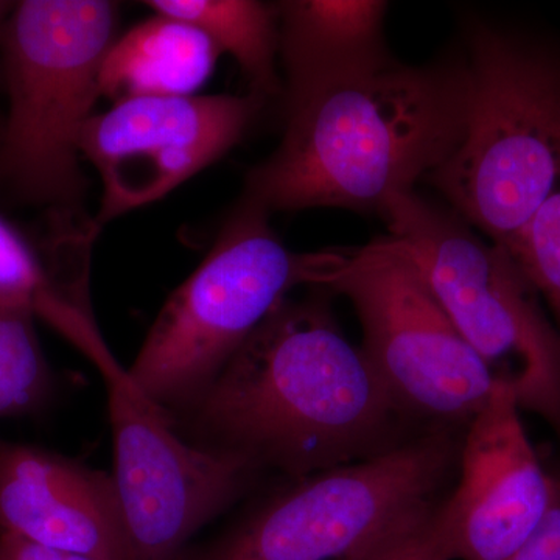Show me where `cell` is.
<instances>
[{
	"label": "cell",
	"instance_id": "1",
	"mask_svg": "<svg viewBox=\"0 0 560 560\" xmlns=\"http://www.w3.org/2000/svg\"><path fill=\"white\" fill-rule=\"evenodd\" d=\"M324 293L280 301L200 399L179 411L198 445L296 480L390 448L399 405L346 340Z\"/></svg>",
	"mask_w": 560,
	"mask_h": 560
},
{
	"label": "cell",
	"instance_id": "2",
	"mask_svg": "<svg viewBox=\"0 0 560 560\" xmlns=\"http://www.w3.org/2000/svg\"><path fill=\"white\" fill-rule=\"evenodd\" d=\"M278 149L249 172L243 197L268 212H378L458 149L469 113L466 60L394 61L375 75L285 105Z\"/></svg>",
	"mask_w": 560,
	"mask_h": 560
},
{
	"label": "cell",
	"instance_id": "3",
	"mask_svg": "<svg viewBox=\"0 0 560 560\" xmlns=\"http://www.w3.org/2000/svg\"><path fill=\"white\" fill-rule=\"evenodd\" d=\"M464 60L466 132L427 180L508 250L560 187V36L477 22Z\"/></svg>",
	"mask_w": 560,
	"mask_h": 560
},
{
	"label": "cell",
	"instance_id": "4",
	"mask_svg": "<svg viewBox=\"0 0 560 560\" xmlns=\"http://www.w3.org/2000/svg\"><path fill=\"white\" fill-rule=\"evenodd\" d=\"M348 250L294 253L270 212L242 197L206 259L173 291L128 372L165 412L183 411L215 382L296 287L323 290Z\"/></svg>",
	"mask_w": 560,
	"mask_h": 560
},
{
	"label": "cell",
	"instance_id": "5",
	"mask_svg": "<svg viewBox=\"0 0 560 560\" xmlns=\"http://www.w3.org/2000/svg\"><path fill=\"white\" fill-rule=\"evenodd\" d=\"M381 215L495 382L560 438V330L511 254L415 190L389 198Z\"/></svg>",
	"mask_w": 560,
	"mask_h": 560
},
{
	"label": "cell",
	"instance_id": "6",
	"mask_svg": "<svg viewBox=\"0 0 560 560\" xmlns=\"http://www.w3.org/2000/svg\"><path fill=\"white\" fill-rule=\"evenodd\" d=\"M114 27L116 5L103 0L14 3L0 40L9 90L0 178L22 200H79L80 136L101 95Z\"/></svg>",
	"mask_w": 560,
	"mask_h": 560
},
{
	"label": "cell",
	"instance_id": "7",
	"mask_svg": "<svg viewBox=\"0 0 560 560\" xmlns=\"http://www.w3.org/2000/svg\"><path fill=\"white\" fill-rule=\"evenodd\" d=\"M452 456L433 433L312 475L190 560H368L431 521Z\"/></svg>",
	"mask_w": 560,
	"mask_h": 560
},
{
	"label": "cell",
	"instance_id": "8",
	"mask_svg": "<svg viewBox=\"0 0 560 560\" xmlns=\"http://www.w3.org/2000/svg\"><path fill=\"white\" fill-rule=\"evenodd\" d=\"M75 348L105 383L125 560H178L190 537L248 488L257 467L237 453L184 441L171 415L117 361L101 330Z\"/></svg>",
	"mask_w": 560,
	"mask_h": 560
},
{
	"label": "cell",
	"instance_id": "9",
	"mask_svg": "<svg viewBox=\"0 0 560 560\" xmlns=\"http://www.w3.org/2000/svg\"><path fill=\"white\" fill-rule=\"evenodd\" d=\"M323 290L352 302L361 350L400 410L470 422L485 407L495 378L388 237L349 249Z\"/></svg>",
	"mask_w": 560,
	"mask_h": 560
},
{
	"label": "cell",
	"instance_id": "10",
	"mask_svg": "<svg viewBox=\"0 0 560 560\" xmlns=\"http://www.w3.org/2000/svg\"><path fill=\"white\" fill-rule=\"evenodd\" d=\"M264 105L261 95L138 97L91 116L80 154L102 179L106 223L165 197L228 153Z\"/></svg>",
	"mask_w": 560,
	"mask_h": 560
},
{
	"label": "cell",
	"instance_id": "11",
	"mask_svg": "<svg viewBox=\"0 0 560 560\" xmlns=\"http://www.w3.org/2000/svg\"><path fill=\"white\" fill-rule=\"evenodd\" d=\"M556 475L530 444L503 383L469 422L458 486L431 517L448 560H508L547 514Z\"/></svg>",
	"mask_w": 560,
	"mask_h": 560
},
{
	"label": "cell",
	"instance_id": "12",
	"mask_svg": "<svg viewBox=\"0 0 560 560\" xmlns=\"http://www.w3.org/2000/svg\"><path fill=\"white\" fill-rule=\"evenodd\" d=\"M0 533L95 560H125L113 475L0 438Z\"/></svg>",
	"mask_w": 560,
	"mask_h": 560
},
{
	"label": "cell",
	"instance_id": "13",
	"mask_svg": "<svg viewBox=\"0 0 560 560\" xmlns=\"http://www.w3.org/2000/svg\"><path fill=\"white\" fill-rule=\"evenodd\" d=\"M388 3L381 0H293L278 7L285 105L393 65L385 43Z\"/></svg>",
	"mask_w": 560,
	"mask_h": 560
},
{
	"label": "cell",
	"instance_id": "14",
	"mask_svg": "<svg viewBox=\"0 0 560 560\" xmlns=\"http://www.w3.org/2000/svg\"><path fill=\"white\" fill-rule=\"evenodd\" d=\"M219 55L197 28L156 14L110 44L101 70V95L116 103L195 95Z\"/></svg>",
	"mask_w": 560,
	"mask_h": 560
},
{
	"label": "cell",
	"instance_id": "15",
	"mask_svg": "<svg viewBox=\"0 0 560 560\" xmlns=\"http://www.w3.org/2000/svg\"><path fill=\"white\" fill-rule=\"evenodd\" d=\"M147 5L160 16L197 28L220 54L232 55L256 94L278 92V7L254 0H151Z\"/></svg>",
	"mask_w": 560,
	"mask_h": 560
},
{
	"label": "cell",
	"instance_id": "16",
	"mask_svg": "<svg viewBox=\"0 0 560 560\" xmlns=\"http://www.w3.org/2000/svg\"><path fill=\"white\" fill-rule=\"evenodd\" d=\"M35 313L0 302V419L36 415L55 394Z\"/></svg>",
	"mask_w": 560,
	"mask_h": 560
},
{
	"label": "cell",
	"instance_id": "17",
	"mask_svg": "<svg viewBox=\"0 0 560 560\" xmlns=\"http://www.w3.org/2000/svg\"><path fill=\"white\" fill-rule=\"evenodd\" d=\"M508 253L547 302L560 330V187L534 213Z\"/></svg>",
	"mask_w": 560,
	"mask_h": 560
},
{
	"label": "cell",
	"instance_id": "18",
	"mask_svg": "<svg viewBox=\"0 0 560 560\" xmlns=\"http://www.w3.org/2000/svg\"><path fill=\"white\" fill-rule=\"evenodd\" d=\"M51 294L68 300L58 290L49 267L33 253L20 232L0 217V302L35 313L36 305Z\"/></svg>",
	"mask_w": 560,
	"mask_h": 560
},
{
	"label": "cell",
	"instance_id": "19",
	"mask_svg": "<svg viewBox=\"0 0 560 560\" xmlns=\"http://www.w3.org/2000/svg\"><path fill=\"white\" fill-rule=\"evenodd\" d=\"M508 560H560V475L547 514L537 528Z\"/></svg>",
	"mask_w": 560,
	"mask_h": 560
},
{
	"label": "cell",
	"instance_id": "20",
	"mask_svg": "<svg viewBox=\"0 0 560 560\" xmlns=\"http://www.w3.org/2000/svg\"><path fill=\"white\" fill-rule=\"evenodd\" d=\"M368 560H448L431 530V521L422 529L405 537Z\"/></svg>",
	"mask_w": 560,
	"mask_h": 560
},
{
	"label": "cell",
	"instance_id": "21",
	"mask_svg": "<svg viewBox=\"0 0 560 560\" xmlns=\"http://www.w3.org/2000/svg\"><path fill=\"white\" fill-rule=\"evenodd\" d=\"M0 560H95L75 552L55 550L14 534L0 533Z\"/></svg>",
	"mask_w": 560,
	"mask_h": 560
},
{
	"label": "cell",
	"instance_id": "22",
	"mask_svg": "<svg viewBox=\"0 0 560 560\" xmlns=\"http://www.w3.org/2000/svg\"><path fill=\"white\" fill-rule=\"evenodd\" d=\"M14 9V3L0 2V40H2L3 28H5L7 21H9L11 11Z\"/></svg>",
	"mask_w": 560,
	"mask_h": 560
}]
</instances>
